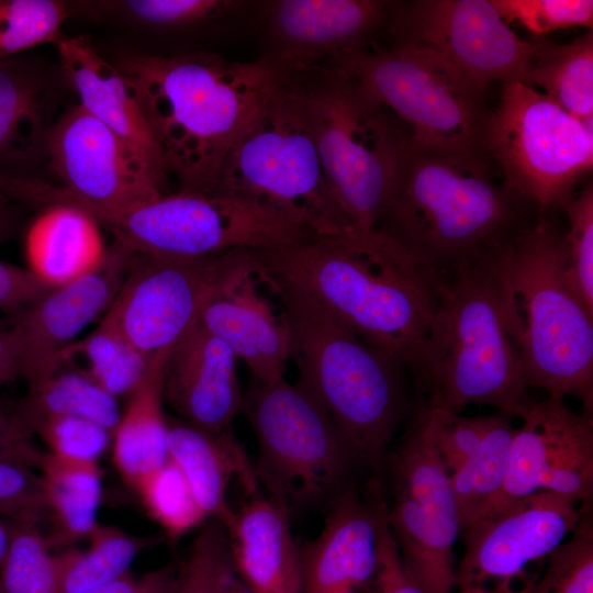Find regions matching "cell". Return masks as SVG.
<instances>
[{
    "instance_id": "obj_1",
    "label": "cell",
    "mask_w": 593,
    "mask_h": 593,
    "mask_svg": "<svg viewBox=\"0 0 593 593\" xmlns=\"http://www.w3.org/2000/svg\"><path fill=\"white\" fill-rule=\"evenodd\" d=\"M484 152L407 139L376 231L438 279L495 259L540 216Z\"/></svg>"
},
{
    "instance_id": "obj_2",
    "label": "cell",
    "mask_w": 593,
    "mask_h": 593,
    "mask_svg": "<svg viewBox=\"0 0 593 593\" xmlns=\"http://www.w3.org/2000/svg\"><path fill=\"white\" fill-rule=\"evenodd\" d=\"M251 251L257 278L305 289L362 340L413 371L435 309L438 278L398 244L374 231Z\"/></svg>"
},
{
    "instance_id": "obj_3",
    "label": "cell",
    "mask_w": 593,
    "mask_h": 593,
    "mask_svg": "<svg viewBox=\"0 0 593 593\" xmlns=\"http://www.w3.org/2000/svg\"><path fill=\"white\" fill-rule=\"evenodd\" d=\"M131 85L181 191L214 195L234 142L269 94L276 74L206 52L120 55Z\"/></svg>"
},
{
    "instance_id": "obj_4",
    "label": "cell",
    "mask_w": 593,
    "mask_h": 593,
    "mask_svg": "<svg viewBox=\"0 0 593 593\" xmlns=\"http://www.w3.org/2000/svg\"><path fill=\"white\" fill-rule=\"evenodd\" d=\"M427 409L488 405L522 417L534 400L519 368V339L495 259L437 282L430 324L412 371Z\"/></svg>"
},
{
    "instance_id": "obj_5",
    "label": "cell",
    "mask_w": 593,
    "mask_h": 593,
    "mask_svg": "<svg viewBox=\"0 0 593 593\" xmlns=\"http://www.w3.org/2000/svg\"><path fill=\"white\" fill-rule=\"evenodd\" d=\"M280 298L298 384L328 413L359 462L379 470L403 407L405 369L305 289L262 277Z\"/></svg>"
},
{
    "instance_id": "obj_6",
    "label": "cell",
    "mask_w": 593,
    "mask_h": 593,
    "mask_svg": "<svg viewBox=\"0 0 593 593\" xmlns=\"http://www.w3.org/2000/svg\"><path fill=\"white\" fill-rule=\"evenodd\" d=\"M563 232L552 215L513 239L495 258L519 339L526 389L577 399L593 412V314L567 281Z\"/></svg>"
},
{
    "instance_id": "obj_7",
    "label": "cell",
    "mask_w": 593,
    "mask_h": 593,
    "mask_svg": "<svg viewBox=\"0 0 593 593\" xmlns=\"http://www.w3.org/2000/svg\"><path fill=\"white\" fill-rule=\"evenodd\" d=\"M215 195L276 210L315 236L359 235L332 192L293 77L276 75L269 94L228 152Z\"/></svg>"
},
{
    "instance_id": "obj_8",
    "label": "cell",
    "mask_w": 593,
    "mask_h": 593,
    "mask_svg": "<svg viewBox=\"0 0 593 593\" xmlns=\"http://www.w3.org/2000/svg\"><path fill=\"white\" fill-rule=\"evenodd\" d=\"M332 192L359 234L376 231L409 134L355 78L331 66L293 77Z\"/></svg>"
},
{
    "instance_id": "obj_9",
    "label": "cell",
    "mask_w": 593,
    "mask_h": 593,
    "mask_svg": "<svg viewBox=\"0 0 593 593\" xmlns=\"http://www.w3.org/2000/svg\"><path fill=\"white\" fill-rule=\"evenodd\" d=\"M258 443L254 467L267 495L291 507L332 504L358 463L355 452L323 406L284 378L254 382L244 407Z\"/></svg>"
},
{
    "instance_id": "obj_10",
    "label": "cell",
    "mask_w": 593,
    "mask_h": 593,
    "mask_svg": "<svg viewBox=\"0 0 593 593\" xmlns=\"http://www.w3.org/2000/svg\"><path fill=\"white\" fill-rule=\"evenodd\" d=\"M483 150L508 188L553 215L592 169L593 118L581 121L535 87L507 82L488 113Z\"/></svg>"
},
{
    "instance_id": "obj_11",
    "label": "cell",
    "mask_w": 593,
    "mask_h": 593,
    "mask_svg": "<svg viewBox=\"0 0 593 593\" xmlns=\"http://www.w3.org/2000/svg\"><path fill=\"white\" fill-rule=\"evenodd\" d=\"M324 66L355 78L410 127L413 143L484 152L483 133L489 113L483 102L485 91L468 82L433 53L396 44L382 47L372 42Z\"/></svg>"
},
{
    "instance_id": "obj_12",
    "label": "cell",
    "mask_w": 593,
    "mask_h": 593,
    "mask_svg": "<svg viewBox=\"0 0 593 593\" xmlns=\"http://www.w3.org/2000/svg\"><path fill=\"white\" fill-rule=\"evenodd\" d=\"M46 153L60 187L44 179L0 178V192L31 206L72 204L98 223L166 194L167 181L78 103L55 122Z\"/></svg>"
},
{
    "instance_id": "obj_13",
    "label": "cell",
    "mask_w": 593,
    "mask_h": 593,
    "mask_svg": "<svg viewBox=\"0 0 593 593\" xmlns=\"http://www.w3.org/2000/svg\"><path fill=\"white\" fill-rule=\"evenodd\" d=\"M127 251L199 257L233 249L289 247L315 235L267 206L227 195L179 190L99 223Z\"/></svg>"
},
{
    "instance_id": "obj_14",
    "label": "cell",
    "mask_w": 593,
    "mask_h": 593,
    "mask_svg": "<svg viewBox=\"0 0 593 593\" xmlns=\"http://www.w3.org/2000/svg\"><path fill=\"white\" fill-rule=\"evenodd\" d=\"M128 269L108 311L127 339L150 357L172 348L211 302L257 277L258 262L247 249L199 257L132 254Z\"/></svg>"
},
{
    "instance_id": "obj_15",
    "label": "cell",
    "mask_w": 593,
    "mask_h": 593,
    "mask_svg": "<svg viewBox=\"0 0 593 593\" xmlns=\"http://www.w3.org/2000/svg\"><path fill=\"white\" fill-rule=\"evenodd\" d=\"M388 460L394 500L387 522L404 570L424 593H452L458 505L421 414Z\"/></svg>"
},
{
    "instance_id": "obj_16",
    "label": "cell",
    "mask_w": 593,
    "mask_h": 593,
    "mask_svg": "<svg viewBox=\"0 0 593 593\" xmlns=\"http://www.w3.org/2000/svg\"><path fill=\"white\" fill-rule=\"evenodd\" d=\"M589 512L572 497L537 492L477 518L456 566L458 593H527L550 553Z\"/></svg>"
},
{
    "instance_id": "obj_17",
    "label": "cell",
    "mask_w": 593,
    "mask_h": 593,
    "mask_svg": "<svg viewBox=\"0 0 593 593\" xmlns=\"http://www.w3.org/2000/svg\"><path fill=\"white\" fill-rule=\"evenodd\" d=\"M385 26L393 44L433 53L480 90L493 81L528 85L532 42L490 0L391 1Z\"/></svg>"
},
{
    "instance_id": "obj_18",
    "label": "cell",
    "mask_w": 593,
    "mask_h": 593,
    "mask_svg": "<svg viewBox=\"0 0 593 593\" xmlns=\"http://www.w3.org/2000/svg\"><path fill=\"white\" fill-rule=\"evenodd\" d=\"M593 412L579 413L564 399L534 401L516 428L503 485L478 518L537 492L593 503Z\"/></svg>"
},
{
    "instance_id": "obj_19",
    "label": "cell",
    "mask_w": 593,
    "mask_h": 593,
    "mask_svg": "<svg viewBox=\"0 0 593 593\" xmlns=\"http://www.w3.org/2000/svg\"><path fill=\"white\" fill-rule=\"evenodd\" d=\"M391 1L276 0L262 3L261 55L273 74L295 77L374 42Z\"/></svg>"
},
{
    "instance_id": "obj_20",
    "label": "cell",
    "mask_w": 593,
    "mask_h": 593,
    "mask_svg": "<svg viewBox=\"0 0 593 593\" xmlns=\"http://www.w3.org/2000/svg\"><path fill=\"white\" fill-rule=\"evenodd\" d=\"M131 259L132 253L115 244L101 268L53 288L18 316L11 328L19 345L20 376L29 387L53 373L60 353L111 305Z\"/></svg>"
},
{
    "instance_id": "obj_21",
    "label": "cell",
    "mask_w": 593,
    "mask_h": 593,
    "mask_svg": "<svg viewBox=\"0 0 593 593\" xmlns=\"http://www.w3.org/2000/svg\"><path fill=\"white\" fill-rule=\"evenodd\" d=\"M387 510L349 486L342 492L320 534L299 547L302 593H353L374 577Z\"/></svg>"
},
{
    "instance_id": "obj_22",
    "label": "cell",
    "mask_w": 593,
    "mask_h": 593,
    "mask_svg": "<svg viewBox=\"0 0 593 593\" xmlns=\"http://www.w3.org/2000/svg\"><path fill=\"white\" fill-rule=\"evenodd\" d=\"M237 356L199 322L170 350L164 399L180 418L213 433L232 429L243 412Z\"/></svg>"
},
{
    "instance_id": "obj_23",
    "label": "cell",
    "mask_w": 593,
    "mask_h": 593,
    "mask_svg": "<svg viewBox=\"0 0 593 593\" xmlns=\"http://www.w3.org/2000/svg\"><path fill=\"white\" fill-rule=\"evenodd\" d=\"M58 78L23 54L0 60V178L41 179L59 111Z\"/></svg>"
},
{
    "instance_id": "obj_24",
    "label": "cell",
    "mask_w": 593,
    "mask_h": 593,
    "mask_svg": "<svg viewBox=\"0 0 593 593\" xmlns=\"http://www.w3.org/2000/svg\"><path fill=\"white\" fill-rule=\"evenodd\" d=\"M65 83L78 104L128 144L166 181L168 172L131 85L101 57L87 36L63 35L55 44Z\"/></svg>"
},
{
    "instance_id": "obj_25",
    "label": "cell",
    "mask_w": 593,
    "mask_h": 593,
    "mask_svg": "<svg viewBox=\"0 0 593 593\" xmlns=\"http://www.w3.org/2000/svg\"><path fill=\"white\" fill-rule=\"evenodd\" d=\"M257 280L247 278L211 302L200 323L246 363L256 382L269 384L283 379L291 337L283 317L258 293Z\"/></svg>"
},
{
    "instance_id": "obj_26",
    "label": "cell",
    "mask_w": 593,
    "mask_h": 593,
    "mask_svg": "<svg viewBox=\"0 0 593 593\" xmlns=\"http://www.w3.org/2000/svg\"><path fill=\"white\" fill-rule=\"evenodd\" d=\"M289 513L282 503L256 493L226 526L236 573L253 593L301 586L299 546Z\"/></svg>"
},
{
    "instance_id": "obj_27",
    "label": "cell",
    "mask_w": 593,
    "mask_h": 593,
    "mask_svg": "<svg viewBox=\"0 0 593 593\" xmlns=\"http://www.w3.org/2000/svg\"><path fill=\"white\" fill-rule=\"evenodd\" d=\"M167 422L169 459L183 473L205 516L226 527L235 512L227 501L228 484L236 477L247 493L256 494L254 466L233 429L213 433L170 416Z\"/></svg>"
},
{
    "instance_id": "obj_28",
    "label": "cell",
    "mask_w": 593,
    "mask_h": 593,
    "mask_svg": "<svg viewBox=\"0 0 593 593\" xmlns=\"http://www.w3.org/2000/svg\"><path fill=\"white\" fill-rule=\"evenodd\" d=\"M24 237L29 268L52 288L101 268L109 251L98 221L68 203L38 206Z\"/></svg>"
},
{
    "instance_id": "obj_29",
    "label": "cell",
    "mask_w": 593,
    "mask_h": 593,
    "mask_svg": "<svg viewBox=\"0 0 593 593\" xmlns=\"http://www.w3.org/2000/svg\"><path fill=\"white\" fill-rule=\"evenodd\" d=\"M170 350H160L149 357L113 433V462L132 489L169 460L164 377Z\"/></svg>"
},
{
    "instance_id": "obj_30",
    "label": "cell",
    "mask_w": 593,
    "mask_h": 593,
    "mask_svg": "<svg viewBox=\"0 0 593 593\" xmlns=\"http://www.w3.org/2000/svg\"><path fill=\"white\" fill-rule=\"evenodd\" d=\"M37 471L53 528V535L47 536L52 546L87 539L99 524L97 512L103 475L99 462L70 460L44 452Z\"/></svg>"
},
{
    "instance_id": "obj_31",
    "label": "cell",
    "mask_w": 593,
    "mask_h": 593,
    "mask_svg": "<svg viewBox=\"0 0 593 593\" xmlns=\"http://www.w3.org/2000/svg\"><path fill=\"white\" fill-rule=\"evenodd\" d=\"M528 85L567 112L583 121L593 118V32L588 30L572 42L557 44L533 40Z\"/></svg>"
},
{
    "instance_id": "obj_32",
    "label": "cell",
    "mask_w": 593,
    "mask_h": 593,
    "mask_svg": "<svg viewBox=\"0 0 593 593\" xmlns=\"http://www.w3.org/2000/svg\"><path fill=\"white\" fill-rule=\"evenodd\" d=\"M29 389L27 396L16 410L27 429L32 422L53 415L87 418L112 434L120 422L116 396L104 390L86 370L65 369L61 365Z\"/></svg>"
},
{
    "instance_id": "obj_33",
    "label": "cell",
    "mask_w": 593,
    "mask_h": 593,
    "mask_svg": "<svg viewBox=\"0 0 593 593\" xmlns=\"http://www.w3.org/2000/svg\"><path fill=\"white\" fill-rule=\"evenodd\" d=\"M83 549H67L57 556L63 593H85L104 585L128 571L133 560L159 536H136L98 524Z\"/></svg>"
},
{
    "instance_id": "obj_34",
    "label": "cell",
    "mask_w": 593,
    "mask_h": 593,
    "mask_svg": "<svg viewBox=\"0 0 593 593\" xmlns=\"http://www.w3.org/2000/svg\"><path fill=\"white\" fill-rule=\"evenodd\" d=\"M516 428L496 412L477 451L450 475L461 532L468 528L501 490Z\"/></svg>"
},
{
    "instance_id": "obj_35",
    "label": "cell",
    "mask_w": 593,
    "mask_h": 593,
    "mask_svg": "<svg viewBox=\"0 0 593 593\" xmlns=\"http://www.w3.org/2000/svg\"><path fill=\"white\" fill-rule=\"evenodd\" d=\"M75 355L85 357L88 363L86 371L116 398L131 393L149 360L127 339L109 311L91 334L60 353L57 368Z\"/></svg>"
},
{
    "instance_id": "obj_36",
    "label": "cell",
    "mask_w": 593,
    "mask_h": 593,
    "mask_svg": "<svg viewBox=\"0 0 593 593\" xmlns=\"http://www.w3.org/2000/svg\"><path fill=\"white\" fill-rule=\"evenodd\" d=\"M83 4L93 8V13L121 15L155 30L191 31L228 20L248 3L232 0H124Z\"/></svg>"
},
{
    "instance_id": "obj_37",
    "label": "cell",
    "mask_w": 593,
    "mask_h": 593,
    "mask_svg": "<svg viewBox=\"0 0 593 593\" xmlns=\"http://www.w3.org/2000/svg\"><path fill=\"white\" fill-rule=\"evenodd\" d=\"M38 526L10 523V538L0 566L2 593H63L57 556Z\"/></svg>"
},
{
    "instance_id": "obj_38",
    "label": "cell",
    "mask_w": 593,
    "mask_h": 593,
    "mask_svg": "<svg viewBox=\"0 0 593 593\" xmlns=\"http://www.w3.org/2000/svg\"><path fill=\"white\" fill-rule=\"evenodd\" d=\"M149 516L164 529L170 541L209 519L181 470L169 459L164 466L145 475L133 489Z\"/></svg>"
},
{
    "instance_id": "obj_39",
    "label": "cell",
    "mask_w": 593,
    "mask_h": 593,
    "mask_svg": "<svg viewBox=\"0 0 593 593\" xmlns=\"http://www.w3.org/2000/svg\"><path fill=\"white\" fill-rule=\"evenodd\" d=\"M71 5L57 0H0V60L55 44Z\"/></svg>"
},
{
    "instance_id": "obj_40",
    "label": "cell",
    "mask_w": 593,
    "mask_h": 593,
    "mask_svg": "<svg viewBox=\"0 0 593 593\" xmlns=\"http://www.w3.org/2000/svg\"><path fill=\"white\" fill-rule=\"evenodd\" d=\"M234 568L225 525L209 518L193 539L187 559L178 563L174 593H217Z\"/></svg>"
},
{
    "instance_id": "obj_41",
    "label": "cell",
    "mask_w": 593,
    "mask_h": 593,
    "mask_svg": "<svg viewBox=\"0 0 593 593\" xmlns=\"http://www.w3.org/2000/svg\"><path fill=\"white\" fill-rule=\"evenodd\" d=\"M527 593H593V525L589 514L550 553Z\"/></svg>"
},
{
    "instance_id": "obj_42",
    "label": "cell",
    "mask_w": 593,
    "mask_h": 593,
    "mask_svg": "<svg viewBox=\"0 0 593 593\" xmlns=\"http://www.w3.org/2000/svg\"><path fill=\"white\" fill-rule=\"evenodd\" d=\"M564 272L570 287L593 314V186L578 190L564 210Z\"/></svg>"
},
{
    "instance_id": "obj_43",
    "label": "cell",
    "mask_w": 593,
    "mask_h": 593,
    "mask_svg": "<svg viewBox=\"0 0 593 593\" xmlns=\"http://www.w3.org/2000/svg\"><path fill=\"white\" fill-rule=\"evenodd\" d=\"M48 447V452L77 461L98 462L108 450L113 434L102 425L81 417L53 415L29 425Z\"/></svg>"
},
{
    "instance_id": "obj_44",
    "label": "cell",
    "mask_w": 593,
    "mask_h": 593,
    "mask_svg": "<svg viewBox=\"0 0 593 593\" xmlns=\"http://www.w3.org/2000/svg\"><path fill=\"white\" fill-rule=\"evenodd\" d=\"M510 25L517 23L540 36L558 30L593 26L592 0H490Z\"/></svg>"
},
{
    "instance_id": "obj_45",
    "label": "cell",
    "mask_w": 593,
    "mask_h": 593,
    "mask_svg": "<svg viewBox=\"0 0 593 593\" xmlns=\"http://www.w3.org/2000/svg\"><path fill=\"white\" fill-rule=\"evenodd\" d=\"M421 415L449 477L477 451L492 418V414L462 416L436 409H426Z\"/></svg>"
},
{
    "instance_id": "obj_46",
    "label": "cell",
    "mask_w": 593,
    "mask_h": 593,
    "mask_svg": "<svg viewBox=\"0 0 593 593\" xmlns=\"http://www.w3.org/2000/svg\"><path fill=\"white\" fill-rule=\"evenodd\" d=\"M0 516L10 523L38 527L48 519L43 483L36 469L0 460Z\"/></svg>"
},
{
    "instance_id": "obj_47",
    "label": "cell",
    "mask_w": 593,
    "mask_h": 593,
    "mask_svg": "<svg viewBox=\"0 0 593 593\" xmlns=\"http://www.w3.org/2000/svg\"><path fill=\"white\" fill-rule=\"evenodd\" d=\"M32 438L18 412H11L0 403V460L37 470L44 451L37 448Z\"/></svg>"
},
{
    "instance_id": "obj_48",
    "label": "cell",
    "mask_w": 593,
    "mask_h": 593,
    "mask_svg": "<svg viewBox=\"0 0 593 593\" xmlns=\"http://www.w3.org/2000/svg\"><path fill=\"white\" fill-rule=\"evenodd\" d=\"M52 289L30 269L0 259V309L29 306Z\"/></svg>"
},
{
    "instance_id": "obj_49",
    "label": "cell",
    "mask_w": 593,
    "mask_h": 593,
    "mask_svg": "<svg viewBox=\"0 0 593 593\" xmlns=\"http://www.w3.org/2000/svg\"><path fill=\"white\" fill-rule=\"evenodd\" d=\"M376 578L379 593H424L404 570L388 522L382 532Z\"/></svg>"
},
{
    "instance_id": "obj_50",
    "label": "cell",
    "mask_w": 593,
    "mask_h": 593,
    "mask_svg": "<svg viewBox=\"0 0 593 593\" xmlns=\"http://www.w3.org/2000/svg\"><path fill=\"white\" fill-rule=\"evenodd\" d=\"M178 563H169L134 577L130 571L115 580L85 593H174Z\"/></svg>"
},
{
    "instance_id": "obj_51",
    "label": "cell",
    "mask_w": 593,
    "mask_h": 593,
    "mask_svg": "<svg viewBox=\"0 0 593 593\" xmlns=\"http://www.w3.org/2000/svg\"><path fill=\"white\" fill-rule=\"evenodd\" d=\"M19 366V345L14 333L12 328H0V384L20 376Z\"/></svg>"
},
{
    "instance_id": "obj_52",
    "label": "cell",
    "mask_w": 593,
    "mask_h": 593,
    "mask_svg": "<svg viewBox=\"0 0 593 593\" xmlns=\"http://www.w3.org/2000/svg\"><path fill=\"white\" fill-rule=\"evenodd\" d=\"M20 223L19 210L11 203L10 198L0 192V244L18 233Z\"/></svg>"
},
{
    "instance_id": "obj_53",
    "label": "cell",
    "mask_w": 593,
    "mask_h": 593,
    "mask_svg": "<svg viewBox=\"0 0 593 593\" xmlns=\"http://www.w3.org/2000/svg\"><path fill=\"white\" fill-rule=\"evenodd\" d=\"M217 593H253L236 573L235 568L223 579Z\"/></svg>"
},
{
    "instance_id": "obj_54",
    "label": "cell",
    "mask_w": 593,
    "mask_h": 593,
    "mask_svg": "<svg viewBox=\"0 0 593 593\" xmlns=\"http://www.w3.org/2000/svg\"><path fill=\"white\" fill-rule=\"evenodd\" d=\"M10 538V523H5L0 518V566L7 553Z\"/></svg>"
},
{
    "instance_id": "obj_55",
    "label": "cell",
    "mask_w": 593,
    "mask_h": 593,
    "mask_svg": "<svg viewBox=\"0 0 593 593\" xmlns=\"http://www.w3.org/2000/svg\"><path fill=\"white\" fill-rule=\"evenodd\" d=\"M277 593H302L301 586L288 588Z\"/></svg>"
},
{
    "instance_id": "obj_56",
    "label": "cell",
    "mask_w": 593,
    "mask_h": 593,
    "mask_svg": "<svg viewBox=\"0 0 593 593\" xmlns=\"http://www.w3.org/2000/svg\"><path fill=\"white\" fill-rule=\"evenodd\" d=\"M0 593H2L1 590H0Z\"/></svg>"
}]
</instances>
